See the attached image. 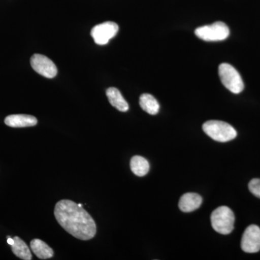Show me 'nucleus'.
I'll use <instances>...</instances> for the list:
<instances>
[{"instance_id":"nucleus-1","label":"nucleus","mask_w":260,"mask_h":260,"mask_svg":"<svg viewBox=\"0 0 260 260\" xmlns=\"http://www.w3.org/2000/svg\"><path fill=\"white\" fill-rule=\"evenodd\" d=\"M54 216L67 232L80 240H90L96 234V225L93 218L72 200L58 202L54 208Z\"/></svg>"},{"instance_id":"nucleus-2","label":"nucleus","mask_w":260,"mask_h":260,"mask_svg":"<svg viewBox=\"0 0 260 260\" xmlns=\"http://www.w3.org/2000/svg\"><path fill=\"white\" fill-rule=\"evenodd\" d=\"M203 131L212 139L220 143L231 141L237 136L236 129L230 124L222 121H206L203 126Z\"/></svg>"},{"instance_id":"nucleus-3","label":"nucleus","mask_w":260,"mask_h":260,"mask_svg":"<svg viewBox=\"0 0 260 260\" xmlns=\"http://www.w3.org/2000/svg\"><path fill=\"white\" fill-rule=\"evenodd\" d=\"M210 219L214 230L219 234L226 235L234 230L235 216L229 207H219L212 213Z\"/></svg>"},{"instance_id":"nucleus-4","label":"nucleus","mask_w":260,"mask_h":260,"mask_svg":"<svg viewBox=\"0 0 260 260\" xmlns=\"http://www.w3.org/2000/svg\"><path fill=\"white\" fill-rule=\"evenodd\" d=\"M219 76L224 86L232 93H242L244 88V82L239 72L232 65L223 63L218 68Z\"/></svg>"},{"instance_id":"nucleus-5","label":"nucleus","mask_w":260,"mask_h":260,"mask_svg":"<svg viewBox=\"0 0 260 260\" xmlns=\"http://www.w3.org/2000/svg\"><path fill=\"white\" fill-rule=\"evenodd\" d=\"M230 30L226 24L216 22L211 25L200 27L195 30V35L205 42H220L229 37Z\"/></svg>"},{"instance_id":"nucleus-6","label":"nucleus","mask_w":260,"mask_h":260,"mask_svg":"<svg viewBox=\"0 0 260 260\" xmlns=\"http://www.w3.org/2000/svg\"><path fill=\"white\" fill-rule=\"evenodd\" d=\"M119 31V26L114 22H105L92 28L90 35L98 45H106L115 37Z\"/></svg>"},{"instance_id":"nucleus-7","label":"nucleus","mask_w":260,"mask_h":260,"mask_svg":"<svg viewBox=\"0 0 260 260\" xmlns=\"http://www.w3.org/2000/svg\"><path fill=\"white\" fill-rule=\"evenodd\" d=\"M30 64L34 71L47 78H53L57 74L55 64L47 56L35 54L30 58Z\"/></svg>"},{"instance_id":"nucleus-8","label":"nucleus","mask_w":260,"mask_h":260,"mask_svg":"<svg viewBox=\"0 0 260 260\" xmlns=\"http://www.w3.org/2000/svg\"><path fill=\"white\" fill-rule=\"evenodd\" d=\"M242 250L246 253H256L260 250V229L256 225L246 228L241 242Z\"/></svg>"},{"instance_id":"nucleus-9","label":"nucleus","mask_w":260,"mask_h":260,"mask_svg":"<svg viewBox=\"0 0 260 260\" xmlns=\"http://www.w3.org/2000/svg\"><path fill=\"white\" fill-rule=\"evenodd\" d=\"M203 198L196 193H186L179 200V208L184 213H190L200 208Z\"/></svg>"},{"instance_id":"nucleus-10","label":"nucleus","mask_w":260,"mask_h":260,"mask_svg":"<svg viewBox=\"0 0 260 260\" xmlns=\"http://www.w3.org/2000/svg\"><path fill=\"white\" fill-rule=\"evenodd\" d=\"M37 119L35 116L26 114H13L7 116L5 119L6 125L15 128L34 126L37 125Z\"/></svg>"},{"instance_id":"nucleus-11","label":"nucleus","mask_w":260,"mask_h":260,"mask_svg":"<svg viewBox=\"0 0 260 260\" xmlns=\"http://www.w3.org/2000/svg\"><path fill=\"white\" fill-rule=\"evenodd\" d=\"M107 95L109 102L121 112H126L129 110V105L125 99L121 95V92L116 88H109L107 90Z\"/></svg>"},{"instance_id":"nucleus-12","label":"nucleus","mask_w":260,"mask_h":260,"mask_svg":"<svg viewBox=\"0 0 260 260\" xmlns=\"http://www.w3.org/2000/svg\"><path fill=\"white\" fill-rule=\"evenodd\" d=\"M30 245L32 252L39 259H50L54 255V251L52 249L40 239H34L30 242Z\"/></svg>"},{"instance_id":"nucleus-13","label":"nucleus","mask_w":260,"mask_h":260,"mask_svg":"<svg viewBox=\"0 0 260 260\" xmlns=\"http://www.w3.org/2000/svg\"><path fill=\"white\" fill-rule=\"evenodd\" d=\"M132 172L138 177H144L150 170L149 162L143 157L135 155L130 160Z\"/></svg>"},{"instance_id":"nucleus-14","label":"nucleus","mask_w":260,"mask_h":260,"mask_svg":"<svg viewBox=\"0 0 260 260\" xmlns=\"http://www.w3.org/2000/svg\"><path fill=\"white\" fill-rule=\"evenodd\" d=\"M140 105L142 109L151 115H155L158 114L160 105L158 101L148 93L142 94L140 97Z\"/></svg>"},{"instance_id":"nucleus-15","label":"nucleus","mask_w":260,"mask_h":260,"mask_svg":"<svg viewBox=\"0 0 260 260\" xmlns=\"http://www.w3.org/2000/svg\"><path fill=\"white\" fill-rule=\"evenodd\" d=\"M13 239H14V244L11 245V248L12 251H13L15 255L22 259H31V252H30L27 244L20 238L18 237L13 238Z\"/></svg>"},{"instance_id":"nucleus-16","label":"nucleus","mask_w":260,"mask_h":260,"mask_svg":"<svg viewBox=\"0 0 260 260\" xmlns=\"http://www.w3.org/2000/svg\"><path fill=\"white\" fill-rule=\"evenodd\" d=\"M249 191L256 198H260V179H253L249 183Z\"/></svg>"},{"instance_id":"nucleus-17","label":"nucleus","mask_w":260,"mask_h":260,"mask_svg":"<svg viewBox=\"0 0 260 260\" xmlns=\"http://www.w3.org/2000/svg\"><path fill=\"white\" fill-rule=\"evenodd\" d=\"M8 244H10V246L13 245L14 244V239H11V238H8Z\"/></svg>"}]
</instances>
